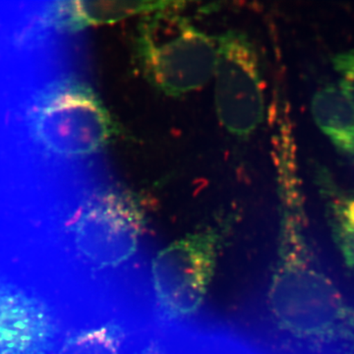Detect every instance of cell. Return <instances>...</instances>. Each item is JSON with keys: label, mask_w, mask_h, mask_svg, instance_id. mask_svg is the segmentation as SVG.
I'll list each match as a JSON object with an SVG mask.
<instances>
[{"label": "cell", "mask_w": 354, "mask_h": 354, "mask_svg": "<svg viewBox=\"0 0 354 354\" xmlns=\"http://www.w3.org/2000/svg\"><path fill=\"white\" fill-rule=\"evenodd\" d=\"M333 65L341 76V88L354 106V50L337 53L333 57Z\"/></svg>", "instance_id": "obj_11"}, {"label": "cell", "mask_w": 354, "mask_h": 354, "mask_svg": "<svg viewBox=\"0 0 354 354\" xmlns=\"http://www.w3.org/2000/svg\"><path fill=\"white\" fill-rule=\"evenodd\" d=\"M153 320L146 314L113 319L72 335L58 354H123L133 335Z\"/></svg>", "instance_id": "obj_8"}, {"label": "cell", "mask_w": 354, "mask_h": 354, "mask_svg": "<svg viewBox=\"0 0 354 354\" xmlns=\"http://www.w3.org/2000/svg\"><path fill=\"white\" fill-rule=\"evenodd\" d=\"M317 125L339 152L354 157V106L341 88H320L312 100Z\"/></svg>", "instance_id": "obj_9"}, {"label": "cell", "mask_w": 354, "mask_h": 354, "mask_svg": "<svg viewBox=\"0 0 354 354\" xmlns=\"http://www.w3.org/2000/svg\"><path fill=\"white\" fill-rule=\"evenodd\" d=\"M142 53L151 78L174 94L204 86L214 76L218 58L208 37L167 13H158L144 26Z\"/></svg>", "instance_id": "obj_5"}, {"label": "cell", "mask_w": 354, "mask_h": 354, "mask_svg": "<svg viewBox=\"0 0 354 354\" xmlns=\"http://www.w3.org/2000/svg\"><path fill=\"white\" fill-rule=\"evenodd\" d=\"M31 127L41 145L66 157L95 153L111 134V122L100 102L71 79L44 88L32 106Z\"/></svg>", "instance_id": "obj_4"}, {"label": "cell", "mask_w": 354, "mask_h": 354, "mask_svg": "<svg viewBox=\"0 0 354 354\" xmlns=\"http://www.w3.org/2000/svg\"><path fill=\"white\" fill-rule=\"evenodd\" d=\"M214 76L218 118L230 131L246 134L260 124L264 99L252 50L242 39L221 41Z\"/></svg>", "instance_id": "obj_6"}, {"label": "cell", "mask_w": 354, "mask_h": 354, "mask_svg": "<svg viewBox=\"0 0 354 354\" xmlns=\"http://www.w3.org/2000/svg\"><path fill=\"white\" fill-rule=\"evenodd\" d=\"M335 242L349 268L354 269V201H339L332 207Z\"/></svg>", "instance_id": "obj_10"}, {"label": "cell", "mask_w": 354, "mask_h": 354, "mask_svg": "<svg viewBox=\"0 0 354 354\" xmlns=\"http://www.w3.org/2000/svg\"><path fill=\"white\" fill-rule=\"evenodd\" d=\"M221 246L218 232L208 230L174 241L152 256L149 281L158 320L183 323L199 314Z\"/></svg>", "instance_id": "obj_3"}, {"label": "cell", "mask_w": 354, "mask_h": 354, "mask_svg": "<svg viewBox=\"0 0 354 354\" xmlns=\"http://www.w3.org/2000/svg\"><path fill=\"white\" fill-rule=\"evenodd\" d=\"M73 232L77 250L93 269L121 272L145 288L149 232L133 203L111 192L95 195L77 212Z\"/></svg>", "instance_id": "obj_2"}, {"label": "cell", "mask_w": 354, "mask_h": 354, "mask_svg": "<svg viewBox=\"0 0 354 354\" xmlns=\"http://www.w3.org/2000/svg\"><path fill=\"white\" fill-rule=\"evenodd\" d=\"M265 307L283 354H354V311L319 264L297 216L286 218Z\"/></svg>", "instance_id": "obj_1"}, {"label": "cell", "mask_w": 354, "mask_h": 354, "mask_svg": "<svg viewBox=\"0 0 354 354\" xmlns=\"http://www.w3.org/2000/svg\"><path fill=\"white\" fill-rule=\"evenodd\" d=\"M55 334L53 317L41 301L0 285V354H46Z\"/></svg>", "instance_id": "obj_7"}]
</instances>
